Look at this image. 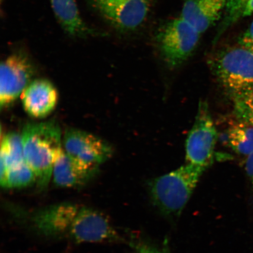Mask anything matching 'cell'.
I'll return each instance as SVG.
<instances>
[{"label": "cell", "instance_id": "6da1fadb", "mask_svg": "<svg viewBox=\"0 0 253 253\" xmlns=\"http://www.w3.org/2000/svg\"><path fill=\"white\" fill-rule=\"evenodd\" d=\"M38 232L52 238L82 243L118 241L120 236L105 215L86 206L63 202L36 211L31 217Z\"/></svg>", "mask_w": 253, "mask_h": 253}, {"label": "cell", "instance_id": "7a4b0ae2", "mask_svg": "<svg viewBox=\"0 0 253 253\" xmlns=\"http://www.w3.org/2000/svg\"><path fill=\"white\" fill-rule=\"evenodd\" d=\"M21 137L25 161L36 175L39 187L45 188L62 151L61 128L52 120L30 123L24 126Z\"/></svg>", "mask_w": 253, "mask_h": 253}, {"label": "cell", "instance_id": "3957f363", "mask_svg": "<svg viewBox=\"0 0 253 253\" xmlns=\"http://www.w3.org/2000/svg\"><path fill=\"white\" fill-rule=\"evenodd\" d=\"M207 168L188 163L149 183L155 207L166 216L181 213Z\"/></svg>", "mask_w": 253, "mask_h": 253}, {"label": "cell", "instance_id": "277c9868", "mask_svg": "<svg viewBox=\"0 0 253 253\" xmlns=\"http://www.w3.org/2000/svg\"><path fill=\"white\" fill-rule=\"evenodd\" d=\"M208 63L218 83L233 100L253 87V52L239 44L219 50Z\"/></svg>", "mask_w": 253, "mask_h": 253}, {"label": "cell", "instance_id": "5b68a950", "mask_svg": "<svg viewBox=\"0 0 253 253\" xmlns=\"http://www.w3.org/2000/svg\"><path fill=\"white\" fill-rule=\"evenodd\" d=\"M201 34L181 17L170 21L157 36V42L164 61L170 69H176L192 55Z\"/></svg>", "mask_w": 253, "mask_h": 253}, {"label": "cell", "instance_id": "8992f818", "mask_svg": "<svg viewBox=\"0 0 253 253\" xmlns=\"http://www.w3.org/2000/svg\"><path fill=\"white\" fill-rule=\"evenodd\" d=\"M217 132L206 101L199 103L197 117L186 141L188 163L208 168L213 160Z\"/></svg>", "mask_w": 253, "mask_h": 253}, {"label": "cell", "instance_id": "52a82bcc", "mask_svg": "<svg viewBox=\"0 0 253 253\" xmlns=\"http://www.w3.org/2000/svg\"><path fill=\"white\" fill-rule=\"evenodd\" d=\"M107 24L122 32L140 27L150 11L151 0H86Z\"/></svg>", "mask_w": 253, "mask_h": 253}, {"label": "cell", "instance_id": "ba28073f", "mask_svg": "<svg viewBox=\"0 0 253 253\" xmlns=\"http://www.w3.org/2000/svg\"><path fill=\"white\" fill-rule=\"evenodd\" d=\"M36 69L28 53L18 50L1 63L0 104L9 106L24 92L36 75Z\"/></svg>", "mask_w": 253, "mask_h": 253}, {"label": "cell", "instance_id": "9c48e42d", "mask_svg": "<svg viewBox=\"0 0 253 253\" xmlns=\"http://www.w3.org/2000/svg\"><path fill=\"white\" fill-rule=\"evenodd\" d=\"M63 145L69 156L91 166H100L113 155L108 142L78 129L69 128L65 131Z\"/></svg>", "mask_w": 253, "mask_h": 253}, {"label": "cell", "instance_id": "30bf717a", "mask_svg": "<svg viewBox=\"0 0 253 253\" xmlns=\"http://www.w3.org/2000/svg\"><path fill=\"white\" fill-rule=\"evenodd\" d=\"M99 170V166L82 163L62 150L53 167V181L59 187L79 188L91 181Z\"/></svg>", "mask_w": 253, "mask_h": 253}, {"label": "cell", "instance_id": "8fae6325", "mask_svg": "<svg viewBox=\"0 0 253 253\" xmlns=\"http://www.w3.org/2000/svg\"><path fill=\"white\" fill-rule=\"evenodd\" d=\"M58 100V90L52 82L45 79L32 82L22 95L25 112L36 119L50 115L55 109Z\"/></svg>", "mask_w": 253, "mask_h": 253}, {"label": "cell", "instance_id": "7c38bea8", "mask_svg": "<svg viewBox=\"0 0 253 253\" xmlns=\"http://www.w3.org/2000/svg\"><path fill=\"white\" fill-rule=\"evenodd\" d=\"M227 0H185L180 17L201 34L221 20Z\"/></svg>", "mask_w": 253, "mask_h": 253}, {"label": "cell", "instance_id": "4fadbf2b", "mask_svg": "<svg viewBox=\"0 0 253 253\" xmlns=\"http://www.w3.org/2000/svg\"><path fill=\"white\" fill-rule=\"evenodd\" d=\"M49 1L56 20L69 36L86 39L107 36L106 33L93 29L85 23L75 0H49Z\"/></svg>", "mask_w": 253, "mask_h": 253}, {"label": "cell", "instance_id": "5bb4252c", "mask_svg": "<svg viewBox=\"0 0 253 253\" xmlns=\"http://www.w3.org/2000/svg\"><path fill=\"white\" fill-rule=\"evenodd\" d=\"M226 142L236 153L248 156L253 152V126L238 120L227 129Z\"/></svg>", "mask_w": 253, "mask_h": 253}, {"label": "cell", "instance_id": "9a60e30c", "mask_svg": "<svg viewBox=\"0 0 253 253\" xmlns=\"http://www.w3.org/2000/svg\"><path fill=\"white\" fill-rule=\"evenodd\" d=\"M23 141L21 135L17 132L6 135L1 142L0 154V176L9 168L24 162Z\"/></svg>", "mask_w": 253, "mask_h": 253}, {"label": "cell", "instance_id": "2e32d148", "mask_svg": "<svg viewBox=\"0 0 253 253\" xmlns=\"http://www.w3.org/2000/svg\"><path fill=\"white\" fill-rule=\"evenodd\" d=\"M36 182V176L25 161L9 168L2 175L0 176V183L2 187L5 188H25Z\"/></svg>", "mask_w": 253, "mask_h": 253}, {"label": "cell", "instance_id": "e0dca14e", "mask_svg": "<svg viewBox=\"0 0 253 253\" xmlns=\"http://www.w3.org/2000/svg\"><path fill=\"white\" fill-rule=\"evenodd\" d=\"M250 0H227L226 7L222 21L215 37L214 42H216L219 37L232 25L243 18V13Z\"/></svg>", "mask_w": 253, "mask_h": 253}, {"label": "cell", "instance_id": "ac0fdd59", "mask_svg": "<svg viewBox=\"0 0 253 253\" xmlns=\"http://www.w3.org/2000/svg\"><path fill=\"white\" fill-rule=\"evenodd\" d=\"M234 102L235 115L238 120L253 126V87L234 99Z\"/></svg>", "mask_w": 253, "mask_h": 253}, {"label": "cell", "instance_id": "d6986e66", "mask_svg": "<svg viewBox=\"0 0 253 253\" xmlns=\"http://www.w3.org/2000/svg\"><path fill=\"white\" fill-rule=\"evenodd\" d=\"M239 44L253 52V21L239 38Z\"/></svg>", "mask_w": 253, "mask_h": 253}, {"label": "cell", "instance_id": "ffe728a7", "mask_svg": "<svg viewBox=\"0 0 253 253\" xmlns=\"http://www.w3.org/2000/svg\"><path fill=\"white\" fill-rule=\"evenodd\" d=\"M134 253H166V252H161L154 247L142 243L135 247Z\"/></svg>", "mask_w": 253, "mask_h": 253}, {"label": "cell", "instance_id": "44dd1931", "mask_svg": "<svg viewBox=\"0 0 253 253\" xmlns=\"http://www.w3.org/2000/svg\"><path fill=\"white\" fill-rule=\"evenodd\" d=\"M245 169L253 188V152L247 158Z\"/></svg>", "mask_w": 253, "mask_h": 253}, {"label": "cell", "instance_id": "7402d4cb", "mask_svg": "<svg viewBox=\"0 0 253 253\" xmlns=\"http://www.w3.org/2000/svg\"><path fill=\"white\" fill-rule=\"evenodd\" d=\"M252 14H253V0H250L243 13V18L249 17Z\"/></svg>", "mask_w": 253, "mask_h": 253}, {"label": "cell", "instance_id": "603a6c76", "mask_svg": "<svg viewBox=\"0 0 253 253\" xmlns=\"http://www.w3.org/2000/svg\"><path fill=\"white\" fill-rule=\"evenodd\" d=\"M165 252H166V253H169V250H168V249H166V251Z\"/></svg>", "mask_w": 253, "mask_h": 253}]
</instances>
